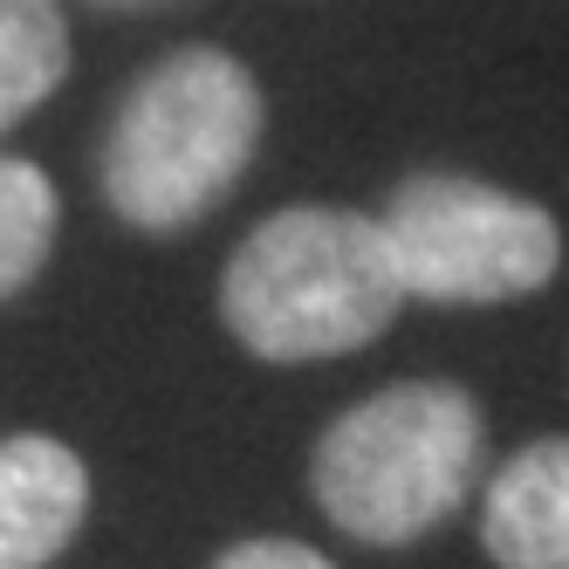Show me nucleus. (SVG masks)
Wrapping results in <instances>:
<instances>
[{
    "mask_svg": "<svg viewBox=\"0 0 569 569\" xmlns=\"http://www.w3.org/2000/svg\"><path fill=\"white\" fill-rule=\"evenodd\" d=\"M261 83L227 49H172L117 103L103 131V207L138 233L207 220L261 151Z\"/></svg>",
    "mask_w": 569,
    "mask_h": 569,
    "instance_id": "1",
    "label": "nucleus"
},
{
    "mask_svg": "<svg viewBox=\"0 0 569 569\" xmlns=\"http://www.w3.org/2000/svg\"><path fill=\"white\" fill-rule=\"evenodd\" d=\"M405 309L378 220L350 207H281L233 248L220 274V322L268 363H316L363 350Z\"/></svg>",
    "mask_w": 569,
    "mask_h": 569,
    "instance_id": "2",
    "label": "nucleus"
},
{
    "mask_svg": "<svg viewBox=\"0 0 569 569\" xmlns=\"http://www.w3.org/2000/svg\"><path fill=\"white\" fill-rule=\"evenodd\" d=\"M487 453V419L460 385L412 378L385 385L316 439L309 487L343 536L398 549L439 528L467 495Z\"/></svg>",
    "mask_w": 569,
    "mask_h": 569,
    "instance_id": "3",
    "label": "nucleus"
},
{
    "mask_svg": "<svg viewBox=\"0 0 569 569\" xmlns=\"http://www.w3.org/2000/svg\"><path fill=\"white\" fill-rule=\"evenodd\" d=\"M378 233L398 268V289L446 309L536 296L562 268V227L536 199H515L467 172L405 179L385 199Z\"/></svg>",
    "mask_w": 569,
    "mask_h": 569,
    "instance_id": "4",
    "label": "nucleus"
},
{
    "mask_svg": "<svg viewBox=\"0 0 569 569\" xmlns=\"http://www.w3.org/2000/svg\"><path fill=\"white\" fill-rule=\"evenodd\" d=\"M90 515V467L49 432L0 439V569H49Z\"/></svg>",
    "mask_w": 569,
    "mask_h": 569,
    "instance_id": "5",
    "label": "nucleus"
},
{
    "mask_svg": "<svg viewBox=\"0 0 569 569\" xmlns=\"http://www.w3.org/2000/svg\"><path fill=\"white\" fill-rule=\"evenodd\" d=\"M480 542L501 569H569V439H536L487 480Z\"/></svg>",
    "mask_w": 569,
    "mask_h": 569,
    "instance_id": "6",
    "label": "nucleus"
},
{
    "mask_svg": "<svg viewBox=\"0 0 569 569\" xmlns=\"http://www.w3.org/2000/svg\"><path fill=\"white\" fill-rule=\"evenodd\" d=\"M69 76V21L56 0H0V131L49 103Z\"/></svg>",
    "mask_w": 569,
    "mask_h": 569,
    "instance_id": "7",
    "label": "nucleus"
},
{
    "mask_svg": "<svg viewBox=\"0 0 569 569\" xmlns=\"http://www.w3.org/2000/svg\"><path fill=\"white\" fill-rule=\"evenodd\" d=\"M56 220H62V199L49 172L28 166V158H0V302L42 274L56 248Z\"/></svg>",
    "mask_w": 569,
    "mask_h": 569,
    "instance_id": "8",
    "label": "nucleus"
},
{
    "mask_svg": "<svg viewBox=\"0 0 569 569\" xmlns=\"http://www.w3.org/2000/svg\"><path fill=\"white\" fill-rule=\"evenodd\" d=\"M213 569H337L330 556H316L302 542H281V536H261V542H233Z\"/></svg>",
    "mask_w": 569,
    "mask_h": 569,
    "instance_id": "9",
    "label": "nucleus"
},
{
    "mask_svg": "<svg viewBox=\"0 0 569 569\" xmlns=\"http://www.w3.org/2000/svg\"><path fill=\"white\" fill-rule=\"evenodd\" d=\"M90 8H158V0H90Z\"/></svg>",
    "mask_w": 569,
    "mask_h": 569,
    "instance_id": "10",
    "label": "nucleus"
}]
</instances>
